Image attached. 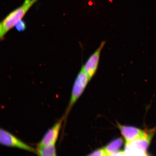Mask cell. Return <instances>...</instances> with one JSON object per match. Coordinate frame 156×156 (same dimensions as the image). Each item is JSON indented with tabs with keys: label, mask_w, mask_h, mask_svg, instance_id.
<instances>
[{
	"label": "cell",
	"mask_w": 156,
	"mask_h": 156,
	"mask_svg": "<svg viewBox=\"0 0 156 156\" xmlns=\"http://www.w3.org/2000/svg\"><path fill=\"white\" fill-rule=\"evenodd\" d=\"M106 44V41H103L99 47L91 55L83 66L84 70L90 81L96 73L98 67L101 52Z\"/></svg>",
	"instance_id": "5"
},
{
	"label": "cell",
	"mask_w": 156,
	"mask_h": 156,
	"mask_svg": "<svg viewBox=\"0 0 156 156\" xmlns=\"http://www.w3.org/2000/svg\"><path fill=\"white\" fill-rule=\"evenodd\" d=\"M15 28L19 32H23L26 28V25L24 21L22 20L20 21L15 25Z\"/></svg>",
	"instance_id": "10"
},
{
	"label": "cell",
	"mask_w": 156,
	"mask_h": 156,
	"mask_svg": "<svg viewBox=\"0 0 156 156\" xmlns=\"http://www.w3.org/2000/svg\"><path fill=\"white\" fill-rule=\"evenodd\" d=\"M89 3V5H91L92 4V3L91 2H90Z\"/></svg>",
	"instance_id": "12"
},
{
	"label": "cell",
	"mask_w": 156,
	"mask_h": 156,
	"mask_svg": "<svg viewBox=\"0 0 156 156\" xmlns=\"http://www.w3.org/2000/svg\"><path fill=\"white\" fill-rule=\"evenodd\" d=\"M156 133V126L148 130L145 136L134 140L128 143H126L124 152L125 155H148L147 150L151 144L152 139Z\"/></svg>",
	"instance_id": "2"
},
{
	"label": "cell",
	"mask_w": 156,
	"mask_h": 156,
	"mask_svg": "<svg viewBox=\"0 0 156 156\" xmlns=\"http://www.w3.org/2000/svg\"><path fill=\"white\" fill-rule=\"evenodd\" d=\"M0 143L2 145L16 147L36 154V149L21 141L13 134L3 129H0Z\"/></svg>",
	"instance_id": "4"
},
{
	"label": "cell",
	"mask_w": 156,
	"mask_h": 156,
	"mask_svg": "<svg viewBox=\"0 0 156 156\" xmlns=\"http://www.w3.org/2000/svg\"><path fill=\"white\" fill-rule=\"evenodd\" d=\"M121 133L125 140L126 143H129L145 136L148 130H144L135 127L118 124Z\"/></svg>",
	"instance_id": "7"
},
{
	"label": "cell",
	"mask_w": 156,
	"mask_h": 156,
	"mask_svg": "<svg viewBox=\"0 0 156 156\" xmlns=\"http://www.w3.org/2000/svg\"><path fill=\"white\" fill-rule=\"evenodd\" d=\"M123 144V140L122 138H118L113 140L104 148L107 156L114 155L119 151Z\"/></svg>",
	"instance_id": "8"
},
{
	"label": "cell",
	"mask_w": 156,
	"mask_h": 156,
	"mask_svg": "<svg viewBox=\"0 0 156 156\" xmlns=\"http://www.w3.org/2000/svg\"><path fill=\"white\" fill-rule=\"evenodd\" d=\"M37 154L44 156H56L55 145H51L37 147L36 148Z\"/></svg>",
	"instance_id": "9"
},
{
	"label": "cell",
	"mask_w": 156,
	"mask_h": 156,
	"mask_svg": "<svg viewBox=\"0 0 156 156\" xmlns=\"http://www.w3.org/2000/svg\"><path fill=\"white\" fill-rule=\"evenodd\" d=\"M90 156H107L104 148L99 149L93 151L89 155Z\"/></svg>",
	"instance_id": "11"
},
{
	"label": "cell",
	"mask_w": 156,
	"mask_h": 156,
	"mask_svg": "<svg viewBox=\"0 0 156 156\" xmlns=\"http://www.w3.org/2000/svg\"><path fill=\"white\" fill-rule=\"evenodd\" d=\"M64 119V117L63 116L58 122H56L53 126H52L51 128H50L47 131L41 141L37 145V147L55 145V144L58 139V135H59L62 122Z\"/></svg>",
	"instance_id": "6"
},
{
	"label": "cell",
	"mask_w": 156,
	"mask_h": 156,
	"mask_svg": "<svg viewBox=\"0 0 156 156\" xmlns=\"http://www.w3.org/2000/svg\"><path fill=\"white\" fill-rule=\"evenodd\" d=\"M89 81L83 66L74 82L69 103L63 116L64 119L67 118L74 105L82 94Z\"/></svg>",
	"instance_id": "3"
},
{
	"label": "cell",
	"mask_w": 156,
	"mask_h": 156,
	"mask_svg": "<svg viewBox=\"0 0 156 156\" xmlns=\"http://www.w3.org/2000/svg\"><path fill=\"white\" fill-rule=\"evenodd\" d=\"M39 1L40 0H25L22 5L12 11L3 19L0 24V37L1 40L17 23L22 20L31 7Z\"/></svg>",
	"instance_id": "1"
}]
</instances>
